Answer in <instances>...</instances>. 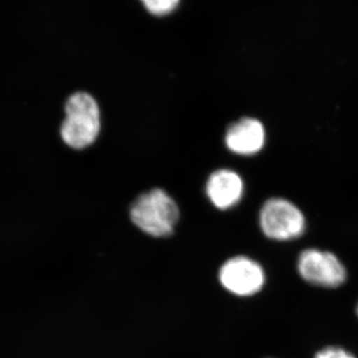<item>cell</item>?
Segmentation results:
<instances>
[{"label": "cell", "instance_id": "1", "mask_svg": "<svg viewBox=\"0 0 358 358\" xmlns=\"http://www.w3.org/2000/svg\"><path fill=\"white\" fill-rule=\"evenodd\" d=\"M66 117L61 126V138L75 150L91 145L101 131V112L98 103L90 94L78 92L68 99Z\"/></svg>", "mask_w": 358, "mask_h": 358}, {"label": "cell", "instance_id": "2", "mask_svg": "<svg viewBox=\"0 0 358 358\" xmlns=\"http://www.w3.org/2000/svg\"><path fill=\"white\" fill-rule=\"evenodd\" d=\"M131 221L150 236L162 238L173 234L179 219V208L173 197L155 188L138 196L129 210Z\"/></svg>", "mask_w": 358, "mask_h": 358}, {"label": "cell", "instance_id": "3", "mask_svg": "<svg viewBox=\"0 0 358 358\" xmlns=\"http://www.w3.org/2000/svg\"><path fill=\"white\" fill-rule=\"evenodd\" d=\"M261 230L268 239L289 241L305 233V214L294 202L281 197L271 199L264 203L259 213Z\"/></svg>", "mask_w": 358, "mask_h": 358}, {"label": "cell", "instance_id": "4", "mask_svg": "<svg viewBox=\"0 0 358 358\" xmlns=\"http://www.w3.org/2000/svg\"><path fill=\"white\" fill-rule=\"evenodd\" d=\"M301 277L313 286L338 288L346 280V270L341 260L331 253L310 248L301 252L298 259Z\"/></svg>", "mask_w": 358, "mask_h": 358}, {"label": "cell", "instance_id": "5", "mask_svg": "<svg viewBox=\"0 0 358 358\" xmlns=\"http://www.w3.org/2000/svg\"><path fill=\"white\" fill-rule=\"evenodd\" d=\"M219 281L229 293L250 296L263 289L266 275L262 266L253 259L237 256L223 264L219 271Z\"/></svg>", "mask_w": 358, "mask_h": 358}, {"label": "cell", "instance_id": "6", "mask_svg": "<svg viewBox=\"0 0 358 358\" xmlns=\"http://www.w3.org/2000/svg\"><path fill=\"white\" fill-rule=\"evenodd\" d=\"M265 143V127L255 117H243L233 122L225 134V143L229 150L245 157L260 152Z\"/></svg>", "mask_w": 358, "mask_h": 358}, {"label": "cell", "instance_id": "7", "mask_svg": "<svg viewBox=\"0 0 358 358\" xmlns=\"http://www.w3.org/2000/svg\"><path fill=\"white\" fill-rule=\"evenodd\" d=\"M243 192L244 182L241 176L231 169H218L207 180V196L220 210L235 206L241 200Z\"/></svg>", "mask_w": 358, "mask_h": 358}, {"label": "cell", "instance_id": "8", "mask_svg": "<svg viewBox=\"0 0 358 358\" xmlns=\"http://www.w3.org/2000/svg\"><path fill=\"white\" fill-rule=\"evenodd\" d=\"M141 2L148 13L162 17L174 13L180 0H141Z\"/></svg>", "mask_w": 358, "mask_h": 358}, {"label": "cell", "instance_id": "9", "mask_svg": "<svg viewBox=\"0 0 358 358\" xmlns=\"http://www.w3.org/2000/svg\"><path fill=\"white\" fill-rule=\"evenodd\" d=\"M315 358H355V357L343 348L331 346L320 350Z\"/></svg>", "mask_w": 358, "mask_h": 358}, {"label": "cell", "instance_id": "10", "mask_svg": "<svg viewBox=\"0 0 358 358\" xmlns=\"http://www.w3.org/2000/svg\"><path fill=\"white\" fill-rule=\"evenodd\" d=\"M357 315H358V307H357Z\"/></svg>", "mask_w": 358, "mask_h": 358}]
</instances>
